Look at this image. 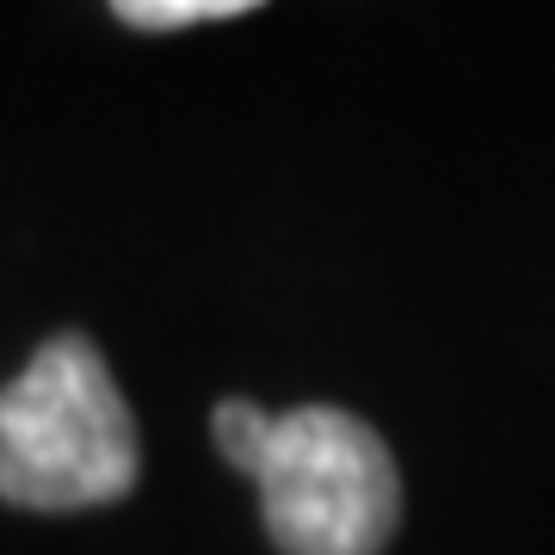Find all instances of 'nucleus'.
Masks as SVG:
<instances>
[{"label": "nucleus", "mask_w": 555, "mask_h": 555, "mask_svg": "<svg viewBox=\"0 0 555 555\" xmlns=\"http://www.w3.org/2000/svg\"><path fill=\"white\" fill-rule=\"evenodd\" d=\"M266 531L284 555H377L396 537V456L346 408H291L259 463Z\"/></svg>", "instance_id": "2"}, {"label": "nucleus", "mask_w": 555, "mask_h": 555, "mask_svg": "<svg viewBox=\"0 0 555 555\" xmlns=\"http://www.w3.org/2000/svg\"><path fill=\"white\" fill-rule=\"evenodd\" d=\"M210 433H217V451L235 463L241 476H259L266 444H272V433H278V414H266L254 401H222L217 420H210Z\"/></svg>", "instance_id": "3"}, {"label": "nucleus", "mask_w": 555, "mask_h": 555, "mask_svg": "<svg viewBox=\"0 0 555 555\" xmlns=\"http://www.w3.org/2000/svg\"><path fill=\"white\" fill-rule=\"evenodd\" d=\"M259 0H112V13L124 25H142V31H179V25L198 20H235V13H254Z\"/></svg>", "instance_id": "4"}, {"label": "nucleus", "mask_w": 555, "mask_h": 555, "mask_svg": "<svg viewBox=\"0 0 555 555\" xmlns=\"http://www.w3.org/2000/svg\"><path fill=\"white\" fill-rule=\"evenodd\" d=\"M142 444L93 339L56 334L0 389V500L25 513H87L137 488Z\"/></svg>", "instance_id": "1"}]
</instances>
